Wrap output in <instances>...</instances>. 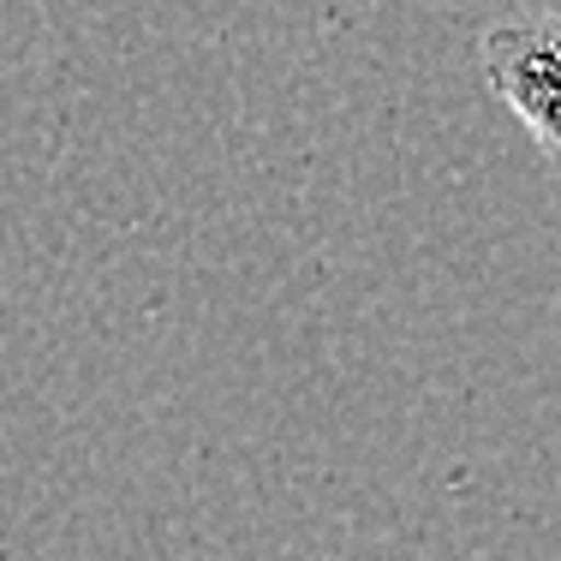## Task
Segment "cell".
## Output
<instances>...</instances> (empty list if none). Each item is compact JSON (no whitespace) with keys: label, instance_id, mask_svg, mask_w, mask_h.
Returning a JSON list of instances; mask_svg holds the SVG:
<instances>
[{"label":"cell","instance_id":"cell-1","mask_svg":"<svg viewBox=\"0 0 561 561\" xmlns=\"http://www.w3.org/2000/svg\"><path fill=\"white\" fill-rule=\"evenodd\" d=\"M556 24L550 19H507L490 24L478 43V66H484L490 96L526 126L543 162H556Z\"/></svg>","mask_w":561,"mask_h":561}]
</instances>
